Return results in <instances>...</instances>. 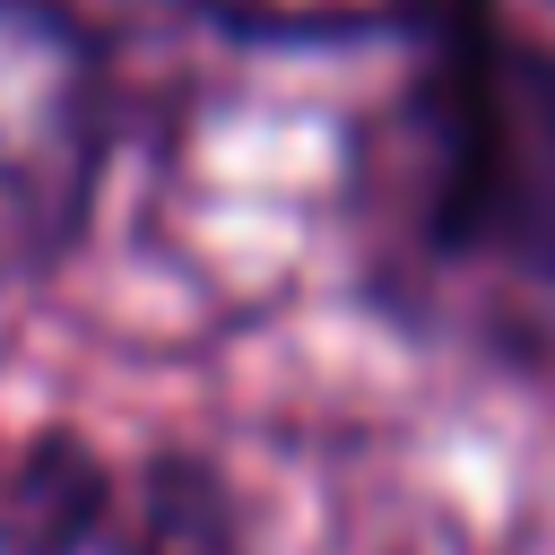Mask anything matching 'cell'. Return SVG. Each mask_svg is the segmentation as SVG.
<instances>
[{
    "mask_svg": "<svg viewBox=\"0 0 555 555\" xmlns=\"http://www.w3.org/2000/svg\"><path fill=\"white\" fill-rule=\"evenodd\" d=\"M104 165V61L61 0H0V286L52 269Z\"/></svg>",
    "mask_w": 555,
    "mask_h": 555,
    "instance_id": "6da1fadb",
    "label": "cell"
},
{
    "mask_svg": "<svg viewBox=\"0 0 555 555\" xmlns=\"http://www.w3.org/2000/svg\"><path fill=\"white\" fill-rule=\"evenodd\" d=\"M434 208L460 251L555 278V52L477 35L442 78Z\"/></svg>",
    "mask_w": 555,
    "mask_h": 555,
    "instance_id": "7a4b0ae2",
    "label": "cell"
},
{
    "mask_svg": "<svg viewBox=\"0 0 555 555\" xmlns=\"http://www.w3.org/2000/svg\"><path fill=\"white\" fill-rule=\"evenodd\" d=\"M199 9H217L243 35H373L416 17L425 0H199Z\"/></svg>",
    "mask_w": 555,
    "mask_h": 555,
    "instance_id": "3957f363",
    "label": "cell"
}]
</instances>
